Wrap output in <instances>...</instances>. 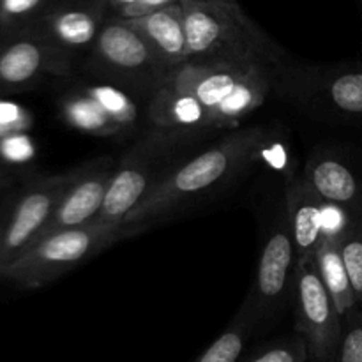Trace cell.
Here are the masks:
<instances>
[{
  "mask_svg": "<svg viewBox=\"0 0 362 362\" xmlns=\"http://www.w3.org/2000/svg\"><path fill=\"white\" fill-rule=\"evenodd\" d=\"M265 138V129L250 127L230 134L200 154L184 158L131 211L122 225L136 235L202 194L232 180L257 159Z\"/></svg>",
  "mask_w": 362,
  "mask_h": 362,
  "instance_id": "obj_1",
  "label": "cell"
},
{
  "mask_svg": "<svg viewBox=\"0 0 362 362\" xmlns=\"http://www.w3.org/2000/svg\"><path fill=\"white\" fill-rule=\"evenodd\" d=\"M180 6L189 60L269 66L278 59L271 39L247 18L237 0H182Z\"/></svg>",
  "mask_w": 362,
  "mask_h": 362,
  "instance_id": "obj_2",
  "label": "cell"
},
{
  "mask_svg": "<svg viewBox=\"0 0 362 362\" xmlns=\"http://www.w3.org/2000/svg\"><path fill=\"white\" fill-rule=\"evenodd\" d=\"M204 134L200 131L154 127V131L138 138L117 161L95 221L122 225L163 177L186 158V152L202 141Z\"/></svg>",
  "mask_w": 362,
  "mask_h": 362,
  "instance_id": "obj_3",
  "label": "cell"
},
{
  "mask_svg": "<svg viewBox=\"0 0 362 362\" xmlns=\"http://www.w3.org/2000/svg\"><path fill=\"white\" fill-rule=\"evenodd\" d=\"M133 233L124 225L92 221L42 235L0 274L23 288H39Z\"/></svg>",
  "mask_w": 362,
  "mask_h": 362,
  "instance_id": "obj_4",
  "label": "cell"
},
{
  "mask_svg": "<svg viewBox=\"0 0 362 362\" xmlns=\"http://www.w3.org/2000/svg\"><path fill=\"white\" fill-rule=\"evenodd\" d=\"M88 53V66L94 73L141 92L154 94L170 74L144 37L122 18L105 21Z\"/></svg>",
  "mask_w": 362,
  "mask_h": 362,
  "instance_id": "obj_5",
  "label": "cell"
},
{
  "mask_svg": "<svg viewBox=\"0 0 362 362\" xmlns=\"http://www.w3.org/2000/svg\"><path fill=\"white\" fill-rule=\"evenodd\" d=\"M292 299L297 334L306 341L311 362H334L343 336V317L325 288L313 258L297 260Z\"/></svg>",
  "mask_w": 362,
  "mask_h": 362,
  "instance_id": "obj_6",
  "label": "cell"
},
{
  "mask_svg": "<svg viewBox=\"0 0 362 362\" xmlns=\"http://www.w3.org/2000/svg\"><path fill=\"white\" fill-rule=\"evenodd\" d=\"M78 168L28 184L0 225V274L41 237Z\"/></svg>",
  "mask_w": 362,
  "mask_h": 362,
  "instance_id": "obj_7",
  "label": "cell"
},
{
  "mask_svg": "<svg viewBox=\"0 0 362 362\" xmlns=\"http://www.w3.org/2000/svg\"><path fill=\"white\" fill-rule=\"evenodd\" d=\"M296 265V246L285 218L276 223L269 233L258 258L253 286L240 306L246 311L251 327L265 324L283 310L286 299L292 296Z\"/></svg>",
  "mask_w": 362,
  "mask_h": 362,
  "instance_id": "obj_8",
  "label": "cell"
},
{
  "mask_svg": "<svg viewBox=\"0 0 362 362\" xmlns=\"http://www.w3.org/2000/svg\"><path fill=\"white\" fill-rule=\"evenodd\" d=\"M71 57L60 52L35 25L4 35L0 46V94L30 88L46 76H67Z\"/></svg>",
  "mask_w": 362,
  "mask_h": 362,
  "instance_id": "obj_9",
  "label": "cell"
},
{
  "mask_svg": "<svg viewBox=\"0 0 362 362\" xmlns=\"http://www.w3.org/2000/svg\"><path fill=\"white\" fill-rule=\"evenodd\" d=\"M115 165L117 161L112 156H103L80 166L73 182L57 204L41 237L57 230L76 228L95 221L105 202Z\"/></svg>",
  "mask_w": 362,
  "mask_h": 362,
  "instance_id": "obj_10",
  "label": "cell"
},
{
  "mask_svg": "<svg viewBox=\"0 0 362 362\" xmlns=\"http://www.w3.org/2000/svg\"><path fill=\"white\" fill-rule=\"evenodd\" d=\"M106 0H62L52 4L35 27L55 48L73 57L90 49L106 21Z\"/></svg>",
  "mask_w": 362,
  "mask_h": 362,
  "instance_id": "obj_11",
  "label": "cell"
},
{
  "mask_svg": "<svg viewBox=\"0 0 362 362\" xmlns=\"http://www.w3.org/2000/svg\"><path fill=\"white\" fill-rule=\"evenodd\" d=\"M286 225L296 246L297 260L313 258L318 243L327 232L325 202L311 187L306 177L286 180Z\"/></svg>",
  "mask_w": 362,
  "mask_h": 362,
  "instance_id": "obj_12",
  "label": "cell"
},
{
  "mask_svg": "<svg viewBox=\"0 0 362 362\" xmlns=\"http://www.w3.org/2000/svg\"><path fill=\"white\" fill-rule=\"evenodd\" d=\"M144 37L159 62L170 71L189 60L184 11L179 4L136 18H122Z\"/></svg>",
  "mask_w": 362,
  "mask_h": 362,
  "instance_id": "obj_13",
  "label": "cell"
},
{
  "mask_svg": "<svg viewBox=\"0 0 362 362\" xmlns=\"http://www.w3.org/2000/svg\"><path fill=\"white\" fill-rule=\"evenodd\" d=\"M251 66H255V64L239 66V64L187 60V62L180 64L179 67L170 71L165 81L194 95L211 112L212 117V112L232 92L237 81L243 78V74Z\"/></svg>",
  "mask_w": 362,
  "mask_h": 362,
  "instance_id": "obj_14",
  "label": "cell"
},
{
  "mask_svg": "<svg viewBox=\"0 0 362 362\" xmlns=\"http://www.w3.org/2000/svg\"><path fill=\"white\" fill-rule=\"evenodd\" d=\"M151 124L159 129L207 131L214 129L211 112L189 92L180 90L170 83H163L152 94L147 106Z\"/></svg>",
  "mask_w": 362,
  "mask_h": 362,
  "instance_id": "obj_15",
  "label": "cell"
},
{
  "mask_svg": "<svg viewBox=\"0 0 362 362\" xmlns=\"http://www.w3.org/2000/svg\"><path fill=\"white\" fill-rule=\"evenodd\" d=\"M318 197L334 207H359L362 204V186L356 173L332 156H315L304 172Z\"/></svg>",
  "mask_w": 362,
  "mask_h": 362,
  "instance_id": "obj_16",
  "label": "cell"
},
{
  "mask_svg": "<svg viewBox=\"0 0 362 362\" xmlns=\"http://www.w3.org/2000/svg\"><path fill=\"white\" fill-rule=\"evenodd\" d=\"M271 90V78L267 74V66L255 64L243 74L235 87L212 112V126L214 129L233 127L264 105Z\"/></svg>",
  "mask_w": 362,
  "mask_h": 362,
  "instance_id": "obj_17",
  "label": "cell"
},
{
  "mask_svg": "<svg viewBox=\"0 0 362 362\" xmlns=\"http://www.w3.org/2000/svg\"><path fill=\"white\" fill-rule=\"evenodd\" d=\"M313 260L325 288L329 290L336 308H338L339 315L345 317L354 308L359 306L352 283H350L345 260H343L338 232H325V235L322 237L317 250H315Z\"/></svg>",
  "mask_w": 362,
  "mask_h": 362,
  "instance_id": "obj_18",
  "label": "cell"
},
{
  "mask_svg": "<svg viewBox=\"0 0 362 362\" xmlns=\"http://www.w3.org/2000/svg\"><path fill=\"white\" fill-rule=\"evenodd\" d=\"M60 113L71 127L94 136L108 138L124 133L122 127L83 88L64 95L60 101Z\"/></svg>",
  "mask_w": 362,
  "mask_h": 362,
  "instance_id": "obj_19",
  "label": "cell"
},
{
  "mask_svg": "<svg viewBox=\"0 0 362 362\" xmlns=\"http://www.w3.org/2000/svg\"><path fill=\"white\" fill-rule=\"evenodd\" d=\"M251 331L253 327L247 320L246 311L240 308L226 331L193 362H237L243 357V350Z\"/></svg>",
  "mask_w": 362,
  "mask_h": 362,
  "instance_id": "obj_20",
  "label": "cell"
},
{
  "mask_svg": "<svg viewBox=\"0 0 362 362\" xmlns=\"http://www.w3.org/2000/svg\"><path fill=\"white\" fill-rule=\"evenodd\" d=\"M83 90L90 94L108 112V115L122 127L124 133L136 127L138 117H140L136 103L119 85H88V87H83Z\"/></svg>",
  "mask_w": 362,
  "mask_h": 362,
  "instance_id": "obj_21",
  "label": "cell"
},
{
  "mask_svg": "<svg viewBox=\"0 0 362 362\" xmlns=\"http://www.w3.org/2000/svg\"><path fill=\"white\" fill-rule=\"evenodd\" d=\"M324 95L339 112L362 115V69L332 74L324 81Z\"/></svg>",
  "mask_w": 362,
  "mask_h": 362,
  "instance_id": "obj_22",
  "label": "cell"
},
{
  "mask_svg": "<svg viewBox=\"0 0 362 362\" xmlns=\"http://www.w3.org/2000/svg\"><path fill=\"white\" fill-rule=\"evenodd\" d=\"M49 6L52 0H0V28L4 35L35 25Z\"/></svg>",
  "mask_w": 362,
  "mask_h": 362,
  "instance_id": "obj_23",
  "label": "cell"
},
{
  "mask_svg": "<svg viewBox=\"0 0 362 362\" xmlns=\"http://www.w3.org/2000/svg\"><path fill=\"white\" fill-rule=\"evenodd\" d=\"M338 237L357 304L362 308V221L345 225Z\"/></svg>",
  "mask_w": 362,
  "mask_h": 362,
  "instance_id": "obj_24",
  "label": "cell"
},
{
  "mask_svg": "<svg viewBox=\"0 0 362 362\" xmlns=\"http://www.w3.org/2000/svg\"><path fill=\"white\" fill-rule=\"evenodd\" d=\"M237 362H310L306 341L303 336L276 341L247 357H240Z\"/></svg>",
  "mask_w": 362,
  "mask_h": 362,
  "instance_id": "obj_25",
  "label": "cell"
},
{
  "mask_svg": "<svg viewBox=\"0 0 362 362\" xmlns=\"http://www.w3.org/2000/svg\"><path fill=\"white\" fill-rule=\"evenodd\" d=\"M334 362H362V308L343 317V336Z\"/></svg>",
  "mask_w": 362,
  "mask_h": 362,
  "instance_id": "obj_26",
  "label": "cell"
},
{
  "mask_svg": "<svg viewBox=\"0 0 362 362\" xmlns=\"http://www.w3.org/2000/svg\"><path fill=\"white\" fill-rule=\"evenodd\" d=\"M27 126V115L23 110L9 103H0V138L20 133Z\"/></svg>",
  "mask_w": 362,
  "mask_h": 362,
  "instance_id": "obj_27",
  "label": "cell"
},
{
  "mask_svg": "<svg viewBox=\"0 0 362 362\" xmlns=\"http://www.w3.org/2000/svg\"><path fill=\"white\" fill-rule=\"evenodd\" d=\"M182 0H136L131 6H127L126 9L120 11L117 14V18H136L144 16V14L154 13V11L163 9V7H168L172 4H179Z\"/></svg>",
  "mask_w": 362,
  "mask_h": 362,
  "instance_id": "obj_28",
  "label": "cell"
},
{
  "mask_svg": "<svg viewBox=\"0 0 362 362\" xmlns=\"http://www.w3.org/2000/svg\"><path fill=\"white\" fill-rule=\"evenodd\" d=\"M133 2H136V0H106V4H108V11H113V16H117L120 11L126 9V7L131 6Z\"/></svg>",
  "mask_w": 362,
  "mask_h": 362,
  "instance_id": "obj_29",
  "label": "cell"
},
{
  "mask_svg": "<svg viewBox=\"0 0 362 362\" xmlns=\"http://www.w3.org/2000/svg\"><path fill=\"white\" fill-rule=\"evenodd\" d=\"M2 42H4V32L2 28H0V46H2Z\"/></svg>",
  "mask_w": 362,
  "mask_h": 362,
  "instance_id": "obj_30",
  "label": "cell"
},
{
  "mask_svg": "<svg viewBox=\"0 0 362 362\" xmlns=\"http://www.w3.org/2000/svg\"><path fill=\"white\" fill-rule=\"evenodd\" d=\"M223 2H235V0H223Z\"/></svg>",
  "mask_w": 362,
  "mask_h": 362,
  "instance_id": "obj_31",
  "label": "cell"
},
{
  "mask_svg": "<svg viewBox=\"0 0 362 362\" xmlns=\"http://www.w3.org/2000/svg\"><path fill=\"white\" fill-rule=\"evenodd\" d=\"M0 182H2V173H0Z\"/></svg>",
  "mask_w": 362,
  "mask_h": 362,
  "instance_id": "obj_32",
  "label": "cell"
}]
</instances>
